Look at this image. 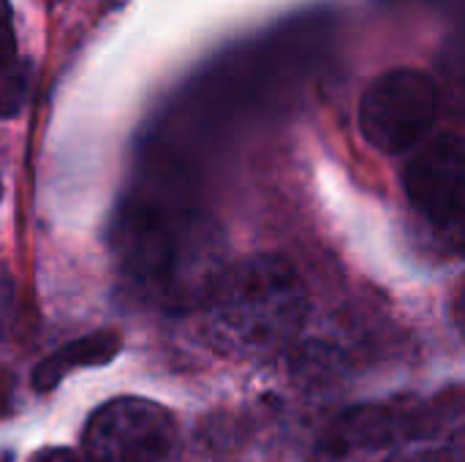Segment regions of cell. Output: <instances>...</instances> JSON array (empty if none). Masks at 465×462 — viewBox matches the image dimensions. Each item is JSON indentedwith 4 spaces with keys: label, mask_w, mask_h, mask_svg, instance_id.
<instances>
[{
    "label": "cell",
    "mask_w": 465,
    "mask_h": 462,
    "mask_svg": "<svg viewBox=\"0 0 465 462\" xmlns=\"http://www.w3.org/2000/svg\"><path fill=\"white\" fill-rule=\"evenodd\" d=\"M114 259L128 289L163 313L202 308L226 270L221 226L191 207L142 202L114 226Z\"/></svg>",
    "instance_id": "obj_1"
},
{
    "label": "cell",
    "mask_w": 465,
    "mask_h": 462,
    "mask_svg": "<svg viewBox=\"0 0 465 462\" xmlns=\"http://www.w3.org/2000/svg\"><path fill=\"white\" fill-rule=\"evenodd\" d=\"M210 343L234 359H270L289 349L308 316L297 270L270 253L226 267L204 300Z\"/></svg>",
    "instance_id": "obj_2"
},
{
    "label": "cell",
    "mask_w": 465,
    "mask_h": 462,
    "mask_svg": "<svg viewBox=\"0 0 465 462\" xmlns=\"http://www.w3.org/2000/svg\"><path fill=\"white\" fill-rule=\"evenodd\" d=\"M439 117L436 82L420 68H395L381 74L362 95L360 128L365 139L398 155L417 147Z\"/></svg>",
    "instance_id": "obj_3"
},
{
    "label": "cell",
    "mask_w": 465,
    "mask_h": 462,
    "mask_svg": "<svg viewBox=\"0 0 465 462\" xmlns=\"http://www.w3.org/2000/svg\"><path fill=\"white\" fill-rule=\"evenodd\" d=\"M174 444L172 414L142 398L104 403L84 428V457L90 462H169Z\"/></svg>",
    "instance_id": "obj_4"
},
{
    "label": "cell",
    "mask_w": 465,
    "mask_h": 462,
    "mask_svg": "<svg viewBox=\"0 0 465 462\" xmlns=\"http://www.w3.org/2000/svg\"><path fill=\"white\" fill-rule=\"evenodd\" d=\"M406 193L430 226L444 234H463L465 147L460 136L444 133L422 147L406 169Z\"/></svg>",
    "instance_id": "obj_5"
},
{
    "label": "cell",
    "mask_w": 465,
    "mask_h": 462,
    "mask_svg": "<svg viewBox=\"0 0 465 462\" xmlns=\"http://www.w3.org/2000/svg\"><path fill=\"white\" fill-rule=\"evenodd\" d=\"M120 335L117 332H93L84 335L79 340H71L65 346H60L54 354H49L33 373V384L38 392L54 389L68 373L79 370V368H98L112 362L120 354Z\"/></svg>",
    "instance_id": "obj_6"
},
{
    "label": "cell",
    "mask_w": 465,
    "mask_h": 462,
    "mask_svg": "<svg viewBox=\"0 0 465 462\" xmlns=\"http://www.w3.org/2000/svg\"><path fill=\"white\" fill-rule=\"evenodd\" d=\"M409 425V417L398 408L384 406H368L360 411H351L341 419V425L332 433V449L335 452H360V449H384L395 444Z\"/></svg>",
    "instance_id": "obj_7"
},
{
    "label": "cell",
    "mask_w": 465,
    "mask_h": 462,
    "mask_svg": "<svg viewBox=\"0 0 465 462\" xmlns=\"http://www.w3.org/2000/svg\"><path fill=\"white\" fill-rule=\"evenodd\" d=\"M27 98V68L16 57H0V117H11Z\"/></svg>",
    "instance_id": "obj_8"
},
{
    "label": "cell",
    "mask_w": 465,
    "mask_h": 462,
    "mask_svg": "<svg viewBox=\"0 0 465 462\" xmlns=\"http://www.w3.org/2000/svg\"><path fill=\"white\" fill-rule=\"evenodd\" d=\"M14 25H11V8L5 0H0V57H14Z\"/></svg>",
    "instance_id": "obj_9"
},
{
    "label": "cell",
    "mask_w": 465,
    "mask_h": 462,
    "mask_svg": "<svg viewBox=\"0 0 465 462\" xmlns=\"http://www.w3.org/2000/svg\"><path fill=\"white\" fill-rule=\"evenodd\" d=\"M30 462H90L84 455H76L71 449H44Z\"/></svg>",
    "instance_id": "obj_10"
},
{
    "label": "cell",
    "mask_w": 465,
    "mask_h": 462,
    "mask_svg": "<svg viewBox=\"0 0 465 462\" xmlns=\"http://www.w3.org/2000/svg\"><path fill=\"white\" fill-rule=\"evenodd\" d=\"M406 462H452L447 455H420V457H409Z\"/></svg>",
    "instance_id": "obj_11"
},
{
    "label": "cell",
    "mask_w": 465,
    "mask_h": 462,
    "mask_svg": "<svg viewBox=\"0 0 465 462\" xmlns=\"http://www.w3.org/2000/svg\"><path fill=\"white\" fill-rule=\"evenodd\" d=\"M0 196H3V185H0Z\"/></svg>",
    "instance_id": "obj_12"
}]
</instances>
